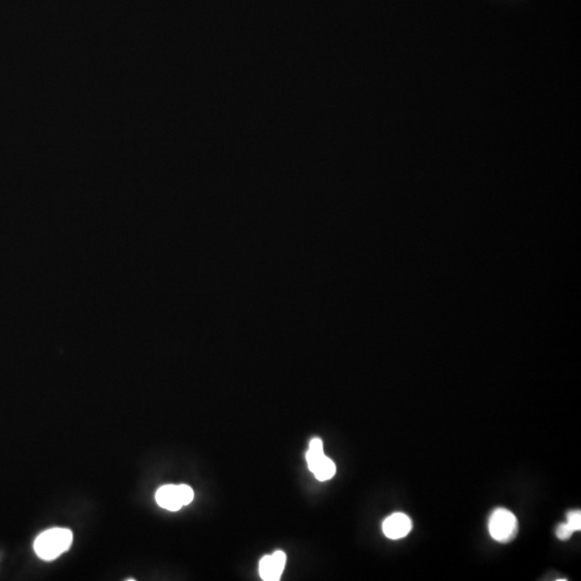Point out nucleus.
Here are the masks:
<instances>
[{
	"label": "nucleus",
	"mask_w": 581,
	"mask_h": 581,
	"mask_svg": "<svg viewBox=\"0 0 581 581\" xmlns=\"http://www.w3.org/2000/svg\"><path fill=\"white\" fill-rule=\"evenodd\" d=\"M73 535L67 528H51L36 538L33 549L40 559L52 561L66 553L73 544Z\"/></svg>",
	"instance_id": "1"
},
{
	"label": "nucleus",
	"mask_w": 581,
	"mask_h": 581,
	"mask_svg": "<svg viewBox=\"0 0 581 581\" xmlns=\"http://www.w3.org/2000/svg\"><path fill=\"white\" fill-rule=\"evenodd\" d=\"M518 519L508 509L497 508L489 519V532L499 543L511 542L518 534Z\"/></svg>",
	"instance_id": "2"
},
{
	"label": "nucleus",
	"mask_w": 581,
	"mask_h": 581,
	"mask_svg": "<svg viewBox=\"0 0 581 581\" xmlns=\"http://www.w3.org/2000/svg\"><path fill=\"white\" fill-rule=\"evenodd\" d=\"M194 499V491L186 484H167L161 486L155 494V500L161 508L177 511L188 505Z\"/></svg>",
	"instance_id": "3"
},
{
	"label": "nucleus",
	"mask_w": 581,
	"mask_h": 581,
	"mask_svg": "<svg viewBox=\"0 0 581 581\" xmlns=\"http://www.w3.org/2000/svg\"><path fill=\"white\" fill-rule=\"evenodd\" d=\"M287 557L283 551H276L272 555H266L260 562V575L265 581L280 580L284 570Z\"/></svg>",
	"instance_id": "4"
},
{
	"label": "nucleus",
	"mask_w": 581,
	"mask_h": 581,
	"mask_svg": "<svg viewBox=\"0 0 581 581\" xmlns=\"http://www.w3.org/2000/svg\"><path fill=\"white\" fill-rule=\"evenodd\" d=\"M383 528L388 538L400 539L410 533L412 528V521L405 513H393L385 520Z\"/></svg>",
	"instance_id": "5"
},
{
	"label": "nucleus",
	"mask_w": 581,
	"mask_h": 581,
	"mask_svg": "<svg viewBox=\"0 0 581 581\" xmlns=\"http://www.w3.org/2000/svg\"><path fill=\"white\" fill-rule=\"evenodd\" d=\"M311 471L316 476V479L320 480V481H326V480L334 477L335 474H336V465L331 459L324 455L321 459L320 462L311 469Z\"/></svg>",
	"instance_id": "6"
},
{
	"label": "nucleus",
	"mask_w": 581,
	"mask_h": 581,
	"mask_svg": "<svg viewBox=\"0 0 581 581\" xmlns=\"http://www.w3.org/2000/svg\"><path fill=\"white\" fill-rule=\"evenodd\" d=\"M324 452H323V442L320 438H314V439L310 442L309 444V450H308L307 454H306V460H307L308 467H309L310 471L320 462L321 459L324 457Z\"/></svg>",
	"instance_id": "7"
},
{
	"label": "nucleus",
	"mask_w": 581,
	"mask_h": 581,
	"mask_svg": "<svg viewBox=\"0 0 581 581\" xmlns=\"http://www.w3.org/2000/svg\"><path fill=\"white\" fill-rule=\"evenodd\" d=\"M566 523L570 526V528L574 530V532L576 531L581 530V511H572L567 513V522Z\"/></svg>",
	"instance_id": "8"
},
{
	"label": "nucleus",
	"mask_w": 581,
	"mask_h": 581,
	"mask_svg": "<svg viewBox=\"0 0 581 581\" xmlns=\"http://www.w3.org/2000/svg\"><path fill=\"white\" fill-rule=\"evenodd\" d=\"M572 533H574V530L567 523L559 524L557 530H555V535H557L558 538L560 540H564V542L572 537Z\"/></svg>",
	"instance_id": "9"
}]
</instances>
